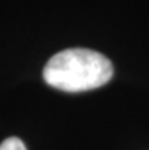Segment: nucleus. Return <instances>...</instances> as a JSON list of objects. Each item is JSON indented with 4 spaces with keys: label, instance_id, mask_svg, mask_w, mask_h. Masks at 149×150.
Listing matches in <instances>:
<instances>
[{
    "label": "nucleus",
    "instance_id": "f03ea898",
    "mask_svg": "<svg viewBox=\"0 0 149 150\" xmlns=\"http://www.w3.org/2000/svg\"><path fill=\"white\" fill-rule=\"evenodd\" d=\"M0 150H26V146L20 138L11 137L0 144Z\"/></svg>",
    "mask_w": 149,
    "mask_h": 150
},
{
    "label": "nucleus",
    "instance_id": "f257e3e1",
    "mask_svg": "<svg viewBox=\"0 0 149 150\" xmlns=\"http://www.w3.org/2000/svg\"><path fill=\"white\" fill-rule=\"evenodd\" d=\"M111 61L90 49H66L53 55L44 67L46 83L66 93L96 90L113 77Z\"/></svg>",
    "mask_w": 149,
    "mask_h": 150
}]
</instances>
